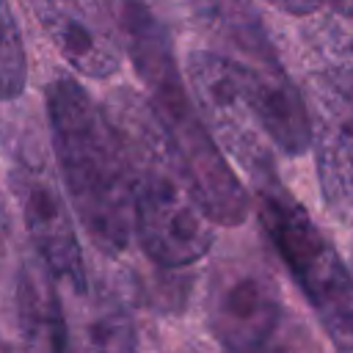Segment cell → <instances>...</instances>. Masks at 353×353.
Here are the masks:
<instances>
[{"instance_id":"cell-1","label":"cell","mask_w":353,"mask_h":353,"mask_svg":"<svg viewBox=\"0 0 353 353\" xmlns=\"http://www.w3.org/2000/svg\"><path fill=\"white\" fill-rule=\"evenodd\" d=\"M119 47L130 55L149 105L176 149L193 193L212 223L237 226L248 215V193L204 127L185 80L179 77L174 44L152 0H102Z\"/></svg>"},{"instance_id":"cell-2","label":"cell","mask_w":353,"mask_h":353,"mask_svg":"<svg viewBox=\"0 0 353 353\" xmlns=\"http://www.w3.org/2000/svg\"><path fill=\"white\" fill-rule=\"evenodd\" d=\"M105 116L124 154L132 229L141 248L160 268L199 262L212 245V221L204 215L152 105L138 91L119 88L108 97Z\"/></svg>"},{"instance_id":"cell-3","label":"cell","mask_w":353,"mask_h":353,"mask_svg":"<svg viewBox=\"0 0 353 353\" xmlns=\"http://www.w3.org/2000/svg\"><path fill=\"white\" fill-rule=\"evenodd\" d=\"M47 119L63 190L105 254H121L132 237V199L119 138L91 94L74 77L47 88Z\"/></svg>"},{"instance_id":"cell-4","label":"cell","mask_w":353,"mask_h":353,"mask_svg":"<svg viewBox=\"0 0 353 353\" xmlns=\"http://www.w3.org/2000/svg\"><path fill=\"white\" fill-rule=\"evenodd\" d=\"M196 17L221 44L215 50L240 74L268 141L290 157L309 149L306 102L281 66L259 14L248 0H193Z\"/></svg>"},{"instance_id":"cell-5","label":"cell","mask_w":353,"mask_h":353,"mask_svg":"<svg viewBox=\"0 0 353 353\" xmlns=\"http://www.w3.org/2000/svg\"><path fill=\"white\" fill-rule=\"evenodd\" d=\"M254 190L259 218L273 248L284 259L290 276L301 287L331 342L339 347V353H350L353 290L342 256L306 215L298 199L279 182V174L254 182Z\"/></svg>"},{"instance_id":"cell-6","label":"cell","mask_w":353,"mask_h":353,"mask_svg":"<svg viewBox=\"0 0 353 353\" xmlns=\"http://www.w3.org/2000/svg\"><path fill=\"white\" fill-rule=\"evenodd\" d=\"M314 66L309 77V146H314L323 201L336 221L350 218V44L347 30L323 22L312 36Z\"/></svg>"},{"instance_id":"cell-7","label":"cell","mask_w":353,"mask_h":353,"mask_svg":"<svg viewBox=\"0 0 353 353\" xmlns=\"http://www.w3.org/2000/svg\"><path fill=\"white\" fill-rule=\"evenodd\" d=\"M188 83L193 91L190 99L212 141L245 168L251 185L273 176L276 163L270 141L234 66L218 52L196 50L188 55Z\"/></svg>"},{"instance_id":"cell-8","label":"cell","mask_w":353,"mask_h":353,"mask_svg":"<svg viewBox=\"0 0 353 353\" xmlns=\"http://www.w3.org/2000/svg\"><path fill=\"white\" fill-rule=\"evenodd\" d=\"M11 185L41 265L50 270L52 279L69 284L72 292L83 295L88 290L83 251L72 226V212L63 201L61 185L52 176V168L47 165V160L39 157V152L19 149L11 165Z\"/></svg>"},{"instance_id":"cell-9","label":"cell","mask_w":353,"mask_h":353,"mask_svg":"<svg viewBox=\"0 0 353 353\" xmlns=\"http://www.w3.org/2000/svg\"><path fill=\"white\" fill-rule=\"evenodd\" d=\"M281 320V295L265 265L234 259L212 270L207 323L232 353H256Z\"/></svg>"},{"instance_id":"cell-10","label":"cell","mask_w":353,"mask_h":353,"mask_svg":"<svg viewBox=\"0 0 353 353\" xmlns=\"http://www.w3.org/2000/svg\"><path fill=\"white\" fill-rule=\"evenodd\" d=\"M58 52L85 77L105 80L121 63V47L102 0H28Z\"/></svg>"},{"instance_id":"cell-11","label":"cell","mask_w":353,"mask_h":353,"mask_svg":"<svg viewBox=\"0 0 353 353\" xmlns=\"http://www.w3.org/2000/svg\"><path fill=\"white\" fill-rule=\"evenodd\" d=\"M72 353H138L132 317L113 290L88 292L74 323Z\"/></svg>"},{"instance_id":"cell-12","label":"cell","mask_w":353,"mask_h":353,"mask_svg":"<svg viewBox=\"0 0 353 353\" xmlns=\"http://www.w3.org/2000/svg\"><path fill=\"white\" fill-rule=\"evenodd\" d=\"M19 320L33 353H63L69 334L61 312V301L47 276L36 268H25L19 276Z\"/></svg>"},{"instance_id":"cell-13","label":"cell","mask_w":353,"mask_h":353,"mask_svg":"<svg viewBox=\"0 0 353 353\" xmlns=\"http://www.w3.org/2000/svg\"><path fill=\"white\" fill-rule=\"evenodd\" d=\"M28 83V58L11 3L0 0V99H17Z\"/></svg>"},{"instance_id":"cell-14","label":"cell","mask_w":353,"mask_h":353,"mask_svg":"<svg viewBox=\"0 0 353 353\" xmlns=\"http://www.w3.org/2000/svg\"><path fill=\"white\" fill-rule=\"evenodd\" d=\"M273 8L279 11H287V14H298V17H306V14H314L325 6V0H268Z\"/></svg>"},{"instance_id":"cell-15","label":"cell","mask_w":353,"mask_h":353,"mask_svg":"<svg viewBox=\"0 0 353 353\" xmlns=\"http://www.w3.org/2000/svg\"><path fill=\"white\" fill-rule=\"evenodd\" d=\"M325 3H331L336 8V14H342V17L350 11V0H325Z\"/></svg>"}]
</instances>
